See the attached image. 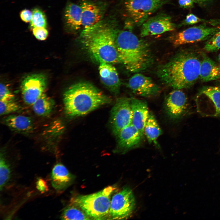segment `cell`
Wrapping results in <instances>:
<instances>
[{"instance_id":"cell-1","label":"cell","mask_w":220,"mask_h":220,"mask_svg":"<svg viewBox=\"0 0 220 220\" xmlns=\"http://www.w3.org/2000/svg\"><path fill=\"white\" fill-rule=\"evenodd\" d=\"M201 53L191 49L180 51L160 66L157 74L162 82L174 89L187 88L199 78Z\"/></svg>"},{"instance_id":"cell-2","label":"cell","mask_w":220,"mask_h":220,"mask_svg":"<svg viewBox=\"0 0 220 220\" xmlns=\"http://www.w3.org/2000/svg\"><path fill=\"white\" fill-rule=\"evenodd\" d=\"M116 27L113 21L101 20L81 33L82 44L91 58L99 63H120L116 44Z\"/></svg>"},{"instance_id":"cell-3","label":"cell","mask_w":220,"mask_h":220,"mask_svg":"<svg viewBox=\"0 0 220 220\" xmlns=\"http://www.w3.org/2000/svg\"><path fill=\"white\" fill-rule=\"evenodd\" d=\"M111 101L92 84L86 82L71 86L63 95L65 112L71 117L86 115Z\"/></svg>"},{"instance_id":"cell-4","label":"cell","mask_w":220,"mask_h":220,"mask_svg":"<svg viewBox=\"0 0 220 220\" xmlns=\"http://www.w3.org/2000/svg\"><path fill=\"white\" fill-rule=\"evenodd\" d=\"M116 44L120 63L128 71L138 72L152 64L153 59L148 43L132 32L117 29Z\"/></svg>"},{"instance_id":"cell-5","label":"cell","mask_w":220,"mask_h":220,"mask_svg":"<svg viewBox=\"0 0 220 220\" xmlns=\"http://www.w3.org/2000/svg\"><path fill=\"white\" fill-rule=\"evenodd\" d=\"M114 190L113 187L108 186L94 193L76 196L71 202L79 206L91 219H108Z\"/></svg>"},{"instance_id":"cell-6","label":"cell","mask_w":220,"mask_h":220,"mask_svg":"<svg viewBox=\"0 0 220 220\" xmlns=\"http://www.w3.org/2000/svg\"><path fill=\"white\" fill-rule=\"evenodd\" d=\"M135 206V199L132 190L124 187L112 196L108 219H127L132 214Z\"/></svg>"},{"instance_id":"cell-7","label":"cell","mask_w":220,"mask_h":220,"mask_svg":"<svg viewBox=\"0 0 220 220\" xmlns=\"http://www.w3.org/2000/svg\"><path fill=\"white\" fill-rule=\"evenodd\" d=\"M167 1L125 0L124 5L127 14L132 22L138 25H140Z\"/></svg>"},{"instance_id":"cell-8","label":"cell","mask_w":220,"mask_h":220,"mask_svg":"<svg viewBox=\"0 0 220 220\" xmlns=\"http://www.w3.org/2000/svg\"><path fill=\"white\" fill-rule=\"evenodd\" d=\"M220 30V25L210 27L206 24L192 27L176 33L169 39L175 47L185 44L207 41Z\"/></svg>"},{"instance_id":"cell-9","label":"cell","mask_w":220,"mask_h":220,"mask_svg":"<svg viewBox=\"0 0 220 220\" xmlns=\"http://www.w3.org/2000/svg\"><path fill=\"white\" fill-rule=\"evenodd\" d=\"M198 94L206 98L205 100L196 98L198 112L205 116H220V86H204Z\"/></svg>"},{"instance_id":"cell-10","label":"cell","mask_w":220,"mask_h":220,"mask_svg":"<svg viewBox=\"0 0 220 220\" xmlns=\"http://www.w3.org/2000/svg\"><path fill=\"white\" fill-rule=\"evenodd\" d=\"M131 98H118L112 108L110 123L113 133L116 136L123 129L131 124Z\"/></svg>"},{"instance_id":"cell-11","label":"cell","mask_w":220,"mask_h":220,"mask_svg":"<svg viewBox=\"0 0 220 220\" xmlns=\"http://www.w3.org/2000/svg\"><path fill=\"white\" fill-rule=\"evenodd\" d=\"M47 84L46 77L42 74H33L25 77L21 85L24 102L32 105L44 93Z\"/></svg>"},{"instance_id":"cell-12","label":"cell","mask_w":220,"mask_h":220,"mask_svg":"<svg viewBox=\"0 0 220 220\" xmlns=\"http://www.w3.org/2000/svg\"><path fill=\"white\" fill-rule=\"evenodd\" d=\"M175 28L171 17L162 13L148 19L142 24L140 35L144 37L160 34L174 31Z\"/></svg>"},{"instance_id":"cell-13","label":"cell","mask_w":220,"mask_h":220,"mask_svg":"<svg viewBox=\"0 0 220 220\" xmlns=\"http://www.w3.org/2000/svg\"><path fill=\"white\" fill-rule=\"evenodd\" d=\"M165 106L169 117L173 120L181 118L186 113L188 102L185 94L180 90L175 89L167 96Z\"/></svg>"},{"instance_id":"cell-14","label":"cell","mask_w":220,"mask_h":220,"mask_svg":"<svg viewBox=\"0 0 220 220\" xmlns=\"http://www.w3.org/2000/svg\"><path fill=\"white\" fill-rule=\"evenodd\" d=\"M128 86L135 94L138 95L149 97L158 93L159 86L152 79L143 74H134L129 80Z\"/></svg>"},{"instance_id":"cell-15","label":"cell","mask_w":220,"mask_h":220,"mask_svg":"<svg viewBox=\"0 0 220 220\" xmlns=\"http://www.w3.org/2000/svg\"><path fill=\"white\" fill-rule=\"evenodd\" d=\"M117 137L118 152H125L137 146L143 137L132 124L122 130Z\"/></svg>"},{"instance_id":"cell-16","label":"cell","mask_w":220,"mask_h":220,"mask_svg":"<svg viewBox=\"0 0 220 220\" xmlns=\"http://www.w3.org/2000/svg\"><path fill=\"white\" fill-rule=\"evenodd\" d=\"M99 63V70L101 81L110 91L117 94L119 92L121 82L116 68L110 63L104 61Z\"/></svg>"},{"instance_id":"cell-17","label":"cell","mask_w":220,"mask_h":220,"mask_svg":"<svg viewBox=\"0 0 220 220\" xmlns=\"http://www.w3.org/2000/svg\"><path fill=\"white\" fill-rule=\"evenodd\" d=\"M82 9V26L84 28L97 23L102 20L103 7L93 2L85 0L80 5Z\"/></svg>"},{"instance_id":"cell-18","label":"cell","mask_w":220,"mask_h":220,"mask_svg":"<svg viewBox=\"0 0 220 220\" xmlns=\"http://www.w3.org/2000/svg\"><path fill=\"white\" fill-rule=\"evenodd\" d=\"M132 112L131 124L139 131L143 137L145 126L149 112L145 101L134 98H131Z\"/></svg>"},{"instance_id":"cell-19","label":"cell","mask_w":220,"mask_h":220,"mask_svg":"<svg viewBox=\"0 0 220 220\" xmlns=\"http://www.w3.org/2000/svg\"><path fill=\"white\" fill-rule=\"evenodd\" d=\"M75 179L62 164L58 163L53 167L51 174V182L53 187L56 190H63L71 185Z\"/></svg>"},{"instance_id":"cell-20","label":"cell","mask_w":220,"mask_h":220,"mask_svg":"<svg viewBox=\"0 0 220 220\" xmlns=\"http://www.w3.org/2000/svg\"><path fill=\"white\" fill-rule=\"evenodd\" d=\"M199 79L203 82L220 80V64L201 53Z\"/></svg>"},{"instance_id":"cell-21","label":"cell","mask_w":220,"mask_h":220,"mask_svg":"<svg viewBox=\"0 0 220 220\" xmlns=\"http://www.w3.org/2000/svg\"><path fill=\"white\" fill-rule=\"evenodd\" d=\"M5 124L13 130L21 133L27 134L32 132L34 124L30 117L21 115L9 116L4 120Z\"/></svg>"},{"instance_id":"cell-22","label":"cell","mask_w":220,"mask_h":220,"mask_svg":"<svg viewBox=\"0 0 220 220\" xmlns=\"http://www.w3.org/2000/svg\"><path fill=\"white\" fill-rule=\"evenodd\" d=\"M65 24L70 31H75L82 26V9L80 6L72 3L66 6L64 13Z\"/></svg>"},{"instance_id":"cell-23","label":"cell","mask_w":220,"mask_h":220,"mask_svg":"<svg viewBox=\"0 0 220 220\" xmlns=\"http://www.w3.org/2000/svg\"><path fill=\"white\" fill-rule=\"evenodd\" d=\"M162 131L154 115L149 112L145 126V134L148 142H156L158 138L162 134Z\"/></svg>"},{"instance_id":"cell-24","label":"cell","mask_w":220,"mask_h":220,"mask_svg":"<svg viewBox=\"0 0 220 220\" xmlns=\"http://www.w3.org/2000/svg\"><path fill=\"white\" fill-rule=\"evenodd\" d=\"M54 105L53 101L44 93L32 105L35 113L38 116H44L50 114Z\"/></svg>"},{"instance_id":"cell-25","label":"cell","mask_w":220,"mask_h":220,"mask_svg":"<svg viewBox=\"0 0 220 220\" xmlns=\"http://www.w3.org/2000/svg\"><path fill=\"white\" fill-rule=\"evenodd\" d=\"M61 218L64 220L91 219L79 206L71 202L64 209Z\"/></svg>"},{"instance_id":"cell-26","label":"cell","mask_w":220,"mask_h":220,"mask_svg":"<svg viewBox=\"0 0 220 220\" xmlns=\"http://www.w3.org/2000/svg\"><path fill=\"white\" fill-rule=\"evenodd\" d=\"M11 169L9 164L6 161L3 154H1L0 159V188L1 190L9 181L11 176Z\"/></svg>"},{"instance_id":"cell-27","label":"cell","mask_w":220,"mask_h":220,"mask_svg":"<svg viewBox=\"0 0 220 220\" xmlns=\"http://www.w3.org/2000/svg\"><path fill=\"white\" fill-rule=\"evenodd\" d=\"M46 18L44 13L39 9H34L30 21V28L32 29L35 27L46 28Z\"/></svg>"},{"instance_id":"cell-28","label":"cell","mask_w":220,"mask_h":220,"mask_svg":"<svg viewBox=\"0 0 220 220\" xmlns=\"http://www.w3.org/2000/svg\"><path fill=\"white\" fill-rule=\"evenodd\" d=\"M200 22L207 23L213 26L220 25V20H206L200 18L193 14L190 13L186 16L185 19L180 24L179 26L193 25Z\"/></svg>"},{"instance_id":"cell-29","label":"cell","mask_w":220,"mask_h":220,"mask_svg":"<svg viewBox=\"0 0 220 220\" xmlns=\"http://www.w3.org/2000/svg\"><path fill=\"white\" fill-rule=\"evenodd\" d=\"M204 49L210 53L216 52L220 49V30L206 41Z\"/></svg>"},{"instance_id":"cell-30","label":"cell","mask_w":220,"mask_h":220,"mask_svg":"<svg viewBox=\"0 0 220 220\" xmlns=\"http://www.w3.org/2000/svg\"><path fill=\"white\" fill-rule=\"evenodd\" d=\"M20 105L14 100L0 101V114L3 115L9 114L19 110Z\"/></svg>"},{"instance_id":"cell-31","label":"cell","mask_w":220,"mask_h":220,"mask_svg":"<svg viewBox=\"0 0 220 220\" xmlns=\"http://www.w3.org/2000/svg\"><path fill=\"white\" fill-rule=\"evenodd\" d=\"M14 96L8 87L3 83L0 86V100L10 101L14 100Z\"/></svg>"},{"instance_id":"cell-32","label":"cell","mask_w":220,"mask_h":220,"mask_svg":"<svg viewBox=\"0 0 220 220\" xmlns=\"http://www.w3.org/2000/svg\"><path fill=\"white\" fill-rule=\"evenodd\" d=\"M32 30L34 36L38 40H45L46 38L48 35V31L46 28L35 27L32 28Z\"/></svg>"},{"instance_id":"cell-33","label":"cell","mask_w":220,"mask_h":220,"mask_svg":"<svg viewBox=\"0 0 220 220\" xmlns=\"http://www.w3.org/2000/svg\"><path fill=\"white\" fill-rule=\"evenodd\" d=\"M32 16V12L27 9L22 10L20 13V16L21 20L25 22H30Z\"/></svg>"},{"instance_id":"cell-34","label":"cell","mask_w":220,"mask_h":220,"mask_svg":"<svg viewBox=\"0 0 220 220\" xmlns=\"http://www.w3.org/2000/svg\"><path fill=\"white\" fill-rule=\"evenodd\" d=\"M193 0H179L178 3L181 7L185 8L193 7L194 3Z\"/></svg>"},{"instance_id":"cell-35","label":"cell","mask_w":220,"mask_h":220,"mask_svg":"<svg viewBox=\"0 0 220 220\" xmlns=\"http://www.w3.org/2000/svg\"><path fill=\"white\" fill-rule=\"evenodd\" d=\"M37 189L40 192H45L47 189L46 183L42 179H39L36 182Z\"/></svg>"},{"instance_id":"cell-36","label":"cell","mask_w":220,"mask_h":220,"mask_svg":"<svg viewBox=\"0 0 220 220\" xmlns=\"http://www.w3.org/2000/svg\"><path fill=\"white\" fill-rule=\"evenodd\" d=\"M195 3L199 5L204 6L207 5L211 2L213 0H193Z\"/></svg>"},{"instance_id":"cell-37","label":"cell","mask_w":220,"mask_h":220,"mask_svg":"<svg viewBox=\"0 0 220 220\" xmlns=\"http://www.w3.org/2000/svg\"><path fill=\"white\" fill-rule=\"evenodd\" d=\"M218 63L220 64V53L218 55Z\"/></svg>"}]
</instances>
